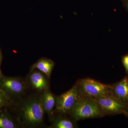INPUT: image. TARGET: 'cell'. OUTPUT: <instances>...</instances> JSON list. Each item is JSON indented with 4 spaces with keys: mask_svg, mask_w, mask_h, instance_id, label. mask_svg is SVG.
<instances>
[{
    "mask_svg": "<svg viewBox=\"0 0 128 128\" xmlns=\"http://www.w3.org/2000/svg\"><path fill=\"white\" fill-rule=\"evenodd\" d=\"M40 96L44 112L50 120L52 121L54 117V108H55L56 96L51 92L49 88L44 91Z\"/></svg>",
    "mask_w": 128,
    "mask_h": 128,
    "instance_id": "9",
    "label": "cell"
},
{
    "mask_svg": "<svg viewBox=\"0 0 128 128\" xmlns=\"http://www.w3.org/2000/svg\"><path fill=\"white\" fill-rule=\"evenodd\" d=\"M54 66V62L52 60L47 58H41L32 66L30 70H38L50 79Z\"/></svg>",
    "mask_w": 128,
    "mask_h": 128,
    "instance_id": "12",
    "label": "cell"
},
{
    "mask_svg": "<svg viewBox=\"0 0 128 128\" xmlns=\"http://www.w3.org/2000/svg\"><path fill=\"white\" fill-rule=\"evenodd\" d=\"M81 96L92 98L111 96V85L106 84L90 78H85L77 82Z\"/></svg>",
    "mask_w": 128,
    "mask_h": 128,
    "instance_id": "4",
    "label": "cell"
},
{
    "mask_svg": "<svg viewBox=\"0 0 128 128\" xmlns=\"http://www.w3.org/2000/svg\"><path fill=\"white\" fill-rule=\"evenodd\" d=\"M0 109V128H18L22 127L17 118H14L9 112Z\"/></svg>",
    "mask_w": 128,
    "mask_h": 128,
    "instance_id": "11",
    "label": "cell"
},
{
    "mask_svg": "<svg viewBox=\"0 0 128 128\" xmlns=\"http://www.w3.org/2000/svg\"><path fill=\"white\" fill-rule=\"evenodd\" d=\"M69 115L76 121L104 116L94 98L81 96Z\"/></svg>",
    "mask_w": 128,
    "mask_h": 128,
    "instance_id": "2",
    "label": "cell"
},
{
    "mask_svg": "<svg viewBox=\"0 0 128 128\" xmlns=\"http://www.w3.org/2000/svg\"><path fill=\"white\" fill-rule=\"evenodd\" d=\"M122 61L126 73L128 74V54L122 57Z\"/></svg>",
    "mask_w": 128,
    "mask_h": 128,
    "instance_id": "14",
    "label": "cell"
},
{
    "mask_svg": "<svg viewBox=\"0 0 128 128\" xmlns=\"http://www.w3.org/2000/svg\"><path fill=\"white\" fill-rule=\"evenodd\" d=\"M48 78L46 75L37 69L30 70L25 81L28 88L41 94L49 88Z\"/></svg>",
    "mask_w": 128,
    "mask_h": 128,
    "instance_id": "7",
    "label": "cell"
},
{
    "mask_svg": "<svg viewBox=\"0 0 128 128\" xmlns=\"http://www.w3.org/2000/svg\"><path fill=\"white\" fill-rule=\"evenodd\" d=\"M54 117L50 128H77L76 121L72 117L69 118L67 114H58Z\"/></svg>",
    "mask_w": 128,
    "mask_h": 128,
    "instance_id": "10",
    "label": "cell"
},
{
    "mask_svg": "<svg viewBox=\"0 0 128 128\" xmlns=\"http://www.w3.org/2000/svg\"><path fill=\"white\" fill-rule=\"evenodd\" d=\"M2 53L1 50L0 49V76L2 75V72L1 70V64L2 62Z\"/></svg>",
    "mask_w": 128,
    "mask_h": 128,
    "instance_id": "16",
    "label": "cell"
},
{
    "mask_svg": "<svg viewBox=\"0 0 128 128\" xmlns=\"http://www.w3.org/2000/svg\"><path fill=\"white\" fill-rule=\"evenodd\" d=\"M17 104V118L22 127L36 128L42 125L45 113L40 95H31Z\"/></svg>",
    "mask_w": 128,
    "mask_h": 128,
    "instance_id": "1",
    "label": "cell"
},
{
    "mask_svg": "<svg viewBox=\"0 0 128 128\" xmlns=\"http://www.w3.org/2000/svg\"><path fill=\"white\" fill-rule=\"evenodd\" d=\"M0 88L13 103L14 100L19 102L22 99L28 88L25 80L22 78L2 75L0 76Z\"/></svg>",
    "mask_w": 128,
    "mask_h": 128,
    "instance_id": "3",
    "label": "cell"
},
{
    "mask_svg": "<svg viewBox=\"0 0 128 128\" xmlns=\"http://www.w3.org/2000/svg\"><path fill=\"white\" fill-rule=\"evenodd\" d=\"M126 105H127V108H126V113H127L128 112V104H126Z\"/></svg>",
    "mask_w": 128,
    "mask_h": 128,
    "instance_id": "17",
    "label": "cell"
},
{
    "mask_svg": "<svg viewBox=\"0 0 128 128\" xmlns=\"http://www.w3.org/2000/svg\"><path fill=\"white\" fill-rule=\"evenodd\" d=\"M124 114V115H125V116H126L128 118V112Z\"/></svg>",
    "mask_w": 128,
    "mask_h": 128,
    "instance_id": "18",
    "label": "cell"
},
{
    "mask_svg": "<svg viewBox=\"0 0 128 128\" xmlns=\"http://www.w3.org/2000/svg\"><path fill=\"white\" fill-rule=\"evenodd\" d=\"M104 116L124 114L126 112L127 105L112 96L93 98Z\"/></svg>",
    "mask_w": 128,
    "mask_h": 128,
    "instance_id": "6",
    "label": "cell"
},
{
    "mask_svg": "<svg viewBox=\"0 0 128 128\" xmlns=\"http://www.w3.org/2000/svg\"><path fill=\"white\" fill-rule=\"evenodd\" d=\"M80 97L76 82L68 91L56 96L54 111L57 114L69 115Z\"/></svg>",
    "mask_w": 128,
    "mask_h": 128,
    "instance_id": "5",
    "label": "cell"
},
{
    "mask_svg": "<svg viewBox=\"0 0 128 128\" xmlns=\"http://www.w3.org/2000/svg\"><path fill=\"white\" fill-rule=\"evenodd\" d=\"M111 96L125 104L128 103V76L111 85Z\"/></svg>",
    "mask_w": 128,
    "mask_h": 128,
    "instance_id": "8",
    "label": "cell"
},
{
    "mask_svg": "<svg viewBox=\"0 0 128 128\" xmlns=\"http://www.w3.org/2000/svg\"><path fill=\"white\" fill-rule=\"evenodd\" d=\"M12 104L10 99L0 88V109L9 106Z\"/></svg>",
    "mask_w": 128,
    "mask_h": 128,
    "instance_id": "13",
    "label": "cell"
},
{
    "mask_svg": "<svg viewBox=\"0 0 128 128\" xmlns=\"http://www.w3.org/2000/svg\"><path fill=\"white\" fill-rule=\"evenodd\" d=\"M122 4L125 8V9L128 12V0H120Z\"/></svg>",
    "mask_w": 128,
    "mask_h": 128,
    "instance_id": "15",
    "label": "cell"
}]
</instances>
